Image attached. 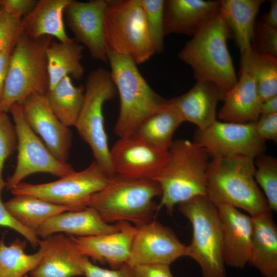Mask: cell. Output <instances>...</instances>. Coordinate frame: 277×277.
I'll list each match as a JSON object with an SVG mask.
<instances>
[{"mask_svg": "<svg viewBox=\"0 0 277 277\" xmlns=\"http://www.w3.org/2000/svg\"><path fill=\"white\" fill-rule=\"evenodd\" d=\"M241 56L240 78L225 95L224 104L217 113L219 118L223 122L252 123L260 116L262 102L254 74L246 54Z\"/></svg>", "mask_w": 277, "mask_h": 277, "instance_id": "cell-18", "label": "cell"}, {"mask_svg": "<svg viewBox=\"0 0 277 277\" xmlns=\"http://www.w3.org/2000/svg\"><path fill=\"white\" fill-rule=\"evenodd\" d=\"M220 1L166 0L164 9L165 35L193 36L219 13Z\"/></svg>", "mask_w": 277, "mask_h": 277, "instance_id": "cell-21", "label": "cell"}, {"mask_svg": "<svg viewBox=\"0 0 277 277\" xmlns=\"http://www.w3.org/2000/svg\"><path fill=\"white\" fill-rule=\"evenodd\" d=\"M224 98V95L215 85L197 81L188 92L170 100L184 122L192 123L202 130L217 120L216 106Z\"/></svg>", "mask_w": 277, "mask_h": 277, "instance_id": "cell-23", "label": "cell"}, {"mask_svg": "<svg viewBox=\"0 0 277 277\" xmlns=\"http://www.w3.org/2000/svg\"><path fill=\"white\" fill-rule=\"evenodd\" d=\"M2 192L0 190V226L15 230L23 236L33 247L36 248L39 245L38 236L35 232L25 227L12 217L2 201Z\"/></svg>", "mask_w": 277, "mask_h": 277, "instance_id": "cell-38", "label": "cell"}, {"mask_svg": "<svg viewBox=\"0 0 277 277\" xmlns=\"http://www.w3.org/2000/svg\"><path fill=\"white\" fill-rule=\"evenodd\" d=\"M147 27L155 53H162L164 48V0H141Z\"/></svg>", "mask_w": 277, "mask_h": 277, "instance_id": "cell-34", "label": "cell"}, {"mask_svg": "<svg viewBox=\"0 0 277 277\" xmlns=\"http://www.w3.org/2000/svg\"><path fill=\"white\" fill-rule=\"evenodd\" d=\"M24 117L33 131L43 140L49 151L67 163L72 134L51 110L46 95L34 94L21 104Z\"/></svg>", "mask_w": 277, "mask_h": 277, "instance_id": "cell-16", "label": "cell"}, {"mask_svg": "<svg viewBox=\"0 0 277 277\" xmlns=\"http://www.w3.org/2000/svg\"><path fill=\"white\" fill-rule=\"evenodd\" d=\"M244 53L252 70L261 101L277 96V57L258 53L252 46Z\"/></svg>", "mask_w": 277, "mask_h": 277, "instance_id": "cell-32", "label": "cell"}, {"mask_svg": "<svg viewBox=\"0 0 277 277\" xmlns=\"http://www.w3.org/2000/svg\"><path fill=\"white\" fill-rule=\"evenodd\" d=\"M4 204L17 222L35 233L51 217L63 212L74 211L70 207L55 204L28 194L15 195Z\"/></svg>", "mask_w": 277, "mask_h": 277, "instance_id": "cell-28", "label": "cell"}, {"mask_svg": "<svg viewBox=\"0 0 277 277\" xmlns=\"http://www.w3.org/2000/svg\"><path fill=\"white\" fill-rule=\"evenodd\" d=\"M120 229L118 223L111 225L105 222L94 209L87 207L51 217L37 229L36 233L43 239L58 233L83 237L112 233Z\"/></svg>", "mask_w": 277, "mask_h": 277, "instance_id": "cell-22", "label": "cell"}, {"mask_svg": "<svg viewBox=\"0 0 277 277\" xmlns=\"http://www.w3.org/2000/svg\"><path fill=\"white\" fill-rule=\"evenodd\" d=\"M42 259L30 272L32 277H75L84 275V255L71 235L52 234L42 240Z\"/></svg>", "mask_w": 277, "mask_h": 277, "instance_id": "cell-17", "label": "cell"}, {"mask_svg": "<svg viewBox=\"0 0 277 277\" xmlns=\"http://www.w3.org/2000/svg\"><path fill=\"white\" fill-rule=\"evenodd\" d=\"M21 20L0 9V53L17 42L22 33Z\"/></svg>", "mask_w": 277, "mask_h": 277, "instance_id": "cell-37", "label": "cell"}, {"mask_svg": "<svg viewBox=\"0 0 277 277\" xmlns=\"http://www.w3.org/2000/svg\"><path fill=\"white\" fill-rule=\"evenodd\" d=\"M8 113L0 112V190L6 187L3 170L6 160L17 148V138L14 124Z\"/></svg>", "mask_w": 277, "mask_h": 277, "instance_id": "cell-35", "label": "cell"}, {"mask_svg": "<svg viewBox=\"0 0 277 277\" xmlns=\"http://www.w3.org/2000/svg\"><path fill=\"white\" fill-rule=\"evenodd\" d=\"M113 177L94 161L84 170L74 171L55 181L38 184L22 182L10 191L14 195H31L79 211L87 207L91 196L107 186Z\"/></svg>", "mask_w": 277, "mask_h": 277, "instance_id": "cell-10", "label": "cell"}, {"mask_svg": "<svg viewBox=\"0 0 277 277\" xmlns=\"http://www.w3.org/2000/svg\"><path fill=\"white\" fill-rule=\"evenodd\" d=\"M85 88L75 86L70 76L62 80L46 95L49 105L59 120L68 127L74 126L84 98Z\"/></svg>", "mask_w": 277, "mask_h": 277, "instance_id": "cell-30", "label": "cell"}, {"mask_svg": "<svg viewBox=\"0 0 277 277\" xmlns=\"http://www.w3.org/2000/svg\"><path fill=\"white\" fill-rule=\"evenodd\" d=\"M85 277H135L132 266L125 263L115 269L101 268L91 262L86 256L83 263Z\"/></svg>", "mask_w": 277, "mask_h": 277, "instance_id": "cell-39", "label": "cell"}, {"mask_svg": "<svg viewBox=\"0 0 277 277\" xmlns=\"http://www.w3.org/2000/svg\"><path fill=\"white\" fill-rule=\"evenodd\" d=\"M84 88V102L74 127L90 146L95 161L109 176L113 177L115 175L111 164L103 112L104 103L117 93L110 72L102 67L92 71Z\"/></svg>", "mask_w": 277, "mask_h": 277, "instance_id": "cell-9", "label": "cell"}, {"mask_svg": "<svg viewBox=\"0 0 277 277\" xmlns=\"http://www.w3.org/2000/svg\"><path fill=\"white\" fill-rule=\"evenodd\" d=\"M136 227L127 263L131 266L145 264L170 265L186 256V246L169 227L155 220Z\"/></svg>", "mask_w": 277, "mask_h": 277, "instance_id": "cell-14", "label": "cell"}, {"mask_svg": "<svg viewBox=\"0 0 277 277\" xmlns=\"http://www.w3.org/2000/svg\"><path fill=\"white\" fill-rule=\"evenodd\" d=\"M71 0H39L32 11L21 20L22 33L31 37L49 36L59 42L71 38L66 33L64 11Z\"/></svg>", "mask_w": 277, "mask_h": 277, "instance_id": "cell-25", "label": "cell"}, {"mask_svg": "<svg viewBox=\"0 0 277 277\" xmlns=\"http://www.w3.org/2000/svg\"><path fill=\"white\" fill-rule=\"evenodd\" d=\"M107 5V0H71L64 11L74 41L84 45L92 58L106 63L108 57L104 16Z\"/></svg>", "mask_w": 277, "mask_h": 277, "instance_id": "cell-15", "label": "cell"}, {"mask_svg": "<svg viewBox=\"0 0 277 277\" xmlns=\"http://www.w3.org/2000/svg\"><path fill=\"white\" fill-rule=\"evenodd\" d=\"M26 246V241L18 239L9 245L3 239L0 241V277H23L37 266L43 257L42 247L35 253L27 254Z\"/></svg>", "mask_w": 277, "mask_h": 277, "instance_id": "cell-31", "label": "cell"}, {"mask_svg": "<svg viewBox=\"0 0 277 277\" xmlns=\"http://www.w3.org/2000/svg\"><path fill=\"white\" fill-rule=\"evenodd\" d=\"M117 231L90 236H71L82 253L101 264H107L111 269L119 268L127 263L136 226L127 222H117Z\"/></svg>", "mask_w": 277, "mask_h": 277, "instance_id": "cell-20", "label": "cell"}, {"mask_svg": "<svg viewBox=\"0 0 277 277\" xmlns=\"http://www.w3.org/2000/svg\"><path fill=\"white\" fill-rule=\"evenodd\" d=\"M161 195V188L155 181L115 175L91 196L88 207L94 209L107 223L127 222L137 226L153 220L159 209L154 199Z\"/></svg>", "mask_w": 277, "mask_h": 277, "instance_id": "cell-5", "label": "cell"}, {"mask_svg": "<svg viewBox=\"0 0 277 277\" xmlns=\"http://www.w3.org/2000/svg\"><path fill=\"white\" fill-rule=\"evenodd\" d=\"M252 42V46L257 52L277 57V27L255 22Z\"/></svg>", "mask_w": 277, "mask_h": 277, "instance_id": "cell-36", "label": "cell"}, {"mask_svg": "<svg viewBox=\"0 0 277 277\" xmlns=\"http://www.w3.org/2000/svg\"><path fill=\"white\" fill-rule=\"evenodd\" d=\"M168 159L155 178L162 189L159 209L172 215L174 206L197 196H207V171L211 160L206 150L195 142L174 140Z\"/></svg>", "mask_w": 277, "mask_h": 277, "instance_id": "cell-1", "label": "cell"}, {"mask_svg": "<svg viewBox=\"0 0 277 277\" xmlns=\"http://www.w3.org/2000/svg\"><path fill=\"white\" fill-rule=\"evenodd\" d=\"M16 43L10 44L0 53V99L8 73L11 54Z\"/></svg>", "mask_w": 277, "mask_h": 277, "instance_id": "cell-43", "label": "cell"}, {"mask_svg": "<svg viewBox=\"0 0 277 277\" xmlns=\"http://www.w3.org/2000/svg\"><path fill=\"white\" fill-rule=\"evenodd\" d=\"M104 31L107 50L128 55L137 65L155 54L141 0H107Z\"/></svg>", "mask_w": 277, "mask_h": 277, "instance_id": "cell-8", "label": "cell"}, {"mask_svg": "<svg viewBox=\"0 0 277 277\" xmlns=\"http://www.w3.org/2000/svg\"><path fill=\"white\" fill-rule=\"evenodd\" d=\"M254 179L261 187L271 211H277V160L264 153L254 159Z\"/></svg>", "mask_w": 277, "mask_h": 277, "instance_id": "cell-33", "label": "cell"}, {"mask_svg": "<svg viewBox=\"0 0 277 277\" xmlns=\"http://www.w3.org/2000/svg\"><path fill=\"white\" fill-rule=\"evenodd\" d=\"M83 50L84 46L73 38L64 42H51L46 50L49 91L66 76L76 80L82 78L84 73L81 63Z\"/></svg>", "mask_w": 277, "mask_h": 277, "instance_id": "cell-27", "label": "cell"}, {"mask_svg": "<svg viewBox=\"0 0 277 277\" xmlns=\"http://www.w3.org/2000/svg\"><path fill=\"white\" fill-rule=\"evenodd\" d=\"M52 37H31L22 33L11 54L0 99V112L8 113L34 94L46 95L49 88L46 50Z\"/></svg>", "mask_w": 277, "mask_h": 277, "instance_id": "cell-6", "label": "cell"}, {"mask_svg": "<svg viewBox=\"0 0 277 277\" xmlns=\"http://www.w3.org/2000/svg\"><path fill=\"white\" fill-rule=\"evenodd\" d=\"M277 113V96L263 102L260 108V115Z\"/></svg>", "mask_w": 277, "mask_h": 277, "instance_id": "cell-45", "label": "cell"}, {"mask_svg": "<svg viewBox=\"0 0 277 277\" xmlns=\"http://www.w3.org/2000/svg\"><path fill=\"white\" fill-rule=\"evenodd\" d=\"M178 209L192 228L186 256L196 261L204 277H226L217 207L207 196H197L178 204Z\"/></svg>", "mask_w": 277, "mask_h": 277, "instance_id": "cell-7", "label": "cell"}, {"mask_svg": "<svg viewBox=\"0 0 277 277\" xmlns=\"http://www.w3.org/2000/svg\"><path fill=\"white\" fill-rule=\"evenodd\" d=\"M256 131L264 141L277 140V113L261 115L255 122Z\"/></svg>", "mask_w": 277, "mask_h": 277, "instance_id": "cell-41", "label": "cell"}, {"mask_svg": "<svg viewBox=\"0 0 277 277\" xmlns=\"http://www.w3.org/2000/svg\"><path fill=\"white\" fill-rule=\"evenodd\" d=\"M231 35L219 13L192 36L178 54L192 68L197 81L215 85L224 96L238 80L227 46Z\"/></svg>", "mask_w": 277, "mask_h": 277, "instance_id": "cell-2", "label": "cell"}, {"mask_svg": "<svg viewBox=\"0 0 277 277\" xmlns=\"http://www.w3.org/2000/svg\"><path fill=\"white\" fill-rule=\"evenodd\" d=\"M183 122L179 112L169 100L145 118L133 134L155 146L168 150L173 142L174 132Z\"/></svg>", "mask_w": 277, "mask_h": 277, "instance_id": "cell-29", "label": "cell"}, {"mask_svg": "<svg viewBox=\"0 0 277 277\" xmlns=\"http://www.w3.org/2000/svg\"><path fill=\"white\" fill-rule=\"evenodd\" d=\"M135 277H174L170 265L163 264H145L132 266Z\"/></svg>", "mask_w": 277, "mask_h": 277, "instance_id": "cell-42", "label": "cell"}, {"mask_svg": "<svg viewBox=\"0 0 277 277\" xmlns=\"http://www.w3.org/2000/svg\"><path fill=\"white\" fill-rule=\"evenodd\" d=\"M254 159L244 156L211 160L207 196L216 206L227 204L253 216L269 210L254 179Z\"/></svg>", "mask_w": 277, "mask_h": 277, "instance_id": "cell-3", "label": "cell"}, {"mask_svg": "<svg viewBox=\"0 0 277 277\" xmlns=\"http://www.w3.org/2000/svg\"><path fill=\"white\" fill-rule=\"evenodd\" d=\"M212 159L244 156L255 159L264 153L265 141L258 135L255 122L231 123L216 121L204 130H198L195 141Z\"/></svg>", "mask_w": 277, "mask_h": 277, "instance_id": "cell-12", "label": "cell"}, {"mask_svg": "<svg viewBox=\"0 0 277 277\" xmlns=\"http://www.w3.org/2000/svg\"><path fill=\"white\" fill-rule=\"evenodd\" d=\"M168 150L155 146L135 134L120 137L110 149L115 175L154 180L168 159Z\"/></svg>", "mask_w": 277, "mask_h": 277, "instance_id": "cell-13", "label": "cell"}, {"mask_svg": "<svg viewBox=\"0 0 277 277\" xmlns=\"http://www.w3.org/2000/svg\"><path fill=\"white\" fill-rule=\"evenodd\" d=\"M249 263L265 277H277V227L271 210L252 216Z\"/></svg>", "mask_w": 277, "mask_h": 277, "instance_id": "cell-24", "label": "cell"}, {"mask_svg": "<svg viewBox=\"0 0 277 277\" xmlns=\"http://www.w3.org/2000/svg\"><path fill=\"white\" fill-rule=\"evenodd\" d=\"M262 0L220 1L219 14L234 37L241 55L252 46L256 16Z\"/></svg>", "mask_w": 277, "mask_h": 277, "instance_id": "cell-26", "label": "cell"}, {"mask_svg": "<svg viewBox=\"0 0 277 277\" xmlns=\"http://www.w3.org/2000/svg\"><path fill=\"white\" fill-rule=\"evenodd\" d=\"M9 112L17 134V155L15 170L6 182L8 190L34 173H46L62 177L74 171L68 163L56 158L31 128L24 117L21 104L15 103Z\"/></svg>", "mask_w": 277, "mask_h": 277, "instance_id": "cell-11", "label": "cell"}, {"mask_svg": "<svg viewBox=\"0 0 277 277\" xmlns=\"http://www.w3.org/2000/svg\"><path fill=\"white\" fill-rule=\"evenodd\" d=\"M217 207L222 226L225 265L243 268L250 258L252 217L229 205L222 204Z\"/></svg>", "mask_w": 277, "mask_h": 277, "instance_id": "cell-19", "label": "cell"}, {"mask_svg": "<svg viewBox=\"0 0 277 277\" xmlns=\"http://www.w3.org/2000/svg\"><path fill=\"white\" fill-rule=\"evenodd\" d=\"M270 8L263 16L262 22L270 26L277 27V1H269Z\"/></svg>", "mask_w": 277, "mask_h": 277, "instance_id": "cell-44", "label": "cell"}, {"mask_svg": "<svg viewBox=\"0 0 277 277\" xmlns=\"http://www.w3.org/2000/svg\"><path fill=\"white\" fill-rule=\"evenodd\" d=\"M37 2L36 0H0V9L22 19L32 11Z\"/></svg>", "mask_w": 277, "mask_h": 277, "instance_id": "cell-40", "label": "cell"}, {"mask_svg": "<svg viewBox=\"0 0 277 277\" xmlns=\"http://www.w3.org/2000/svg\"><path fill=\"white\" fill-rule=\"evenodd\" d=\"M110 73L120 99L114 132L118 137L134 133L139 125L168 101L156 93L130 56L107 50Z\"/></svg>", "mask_w": 277, "mask_h": 277, "instance_id": "cell-4", "label": "cell"}]
</instances>
